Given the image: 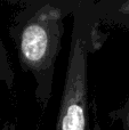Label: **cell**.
<instances>
[{
    "instance_id": "cell-3",
    "label": "cell",
    "mask_w": 129,
    "mask_h": 130,
    "mask_svg": "<svg viewBox=\"0 0 129 130\" xmlns=\"http://www.w3.org/2000/svg\"><path fill=\"white\" fill-rule=\"evenodd\" d=\"M94 8L100 21L105 20L129 30V0L94 1Z\"/></svg>"
},
{
    "instance_id": "cell-4",
    "label": "cell",
    "mask_w": 129,
    "mask_h": 130,
    "mask_svg": "<svg viewBox=\"0 0 129 130\" xmlns=\"http://www.w3.org/2000/svg\"><path fill=\"white\" fill-rule=\"evenodd\" d=\"M109 117L112 120L120 121L122 128L125 130H129V98L123 103L121 107L111 111L109 113Z\"/></svg>"
},
{
    "instance_id": "cell-2",
    "label": "cell",
    "mask_w": 129,
    "mask_h": 130,
    "mask_svg": "<svg viewBox=\"0 0 129 130\" xmlns=\"http://www.w3.org/2000/svg\"><path fill=\"white\" fill-rule=\"evenodd\" d=\"M72 36L56 130H88V56L102 46L94 1H79L73 10Z\"/></svg>"
},
{
    "instance_id": "cell-1",
    "label": "cell",
    "mask_w": 129,
    "mask_h": 130,
    "mask_svg": "<svg viewBox=\"0 0 129 130\" xmlns=\"http://www.w3.org/2000/svg\"><path fill=\"white\" fill-rule=\"evenodd\" d=\"M79 1H32L16 15L9 34L17 49L23 72L36 81V98L46 108L52 96L55 66L62 47L64 17Z\"/></svg>"
}]
</instances>
